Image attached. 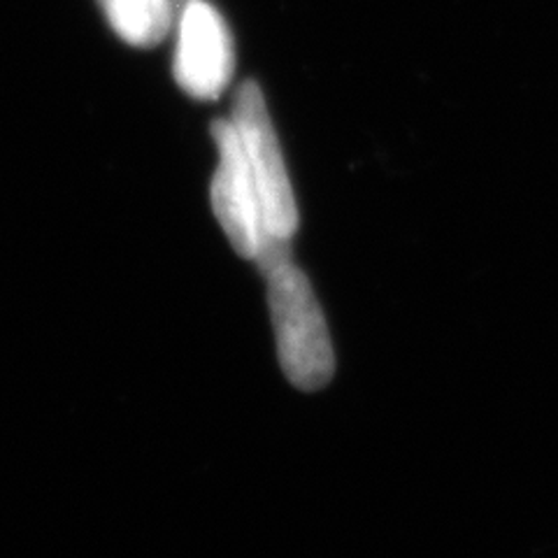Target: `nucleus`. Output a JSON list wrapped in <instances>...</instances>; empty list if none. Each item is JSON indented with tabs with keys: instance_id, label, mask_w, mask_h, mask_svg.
I'll use <instances>...</instances> for the list:
<instances>
[{
	"instance_id": "f03ea898",
	"label": "nucleus",
	"mask_w": 558,
	"mask_h": 558,
	"mask_svg": "<svg viewBox=\"0 0 558 558\" xmlns=\"http://www.w3.org/2000/svg\"><path fill=\"white\" fill-rule=\"evenodd\" d=\"M213 137L219 151V166L213 178V189H209L215 217L233 250L242 258L254 260L258 270H264L291 254L289 244L275 242L266 233L258 191L233 121L217 119L213 124Z\"/></svg>"
},
{
	"instance_id": "f257e3e1",
	"label": "nucleus",
	"mask_w": 558,
	"mask_h": 558,
	"mask_svg": "<svg viewBox=\"0 0 558 558\" xmlns=\"http://www.w3.org/2000/svg\"><path fill=\"white\" fill-rule=\"evenodd\" d=\"M268 282V305L277 359L287 379L303 391H317L333 377L336 356L322 305L291 254L260 270Z\"/></svg>"
},
{
	"instance_id": "39448f33",
	"label": "nucleus",
	"mask_w": 558,
	"mask_h": 558,
	"mask_svg": "<svg viewBox=\"0 0 558 558\" xmlns=\"http://www.w3.org/2000/svg\"><path fill=\"white\" fill-rule=\"evenodd\" d=\"M98 5L121 40L143 49L163 43L174 22L172 0H98Z\"/></svg>"
},
{
	"instance_id": "7ed1b4c3",
	"label": "nucleus",
	"mask_w": 558,
	"mask_h": 558,
	"mask_svg": "<svg viewBox=\"0 0 558 558\" xmlns=\"http://www.w3.org/2000/svg\"><path fill=\"white\" fill-rule=\"evenodd\" d=\"M231 121L258 191L260 213L270 240L291 244L299 231V205L291 189L282 147L275 135L266 96L256 82H244L233 100Z\"/></svg>"
},
{
	"instance_id": "20e7f679",
	"label": "nucleus",
	"mask_w": 558,
	"mask_h": 558,
	"mask_svg": "<svg viewBox=\"0 0 558 558\" xmlns=\"http://www.w3.org/2000/svg\"><path fill=\"white\" fill-rule=\"evenodd\" d=\"M235 73L229 24L207 0H189L178 20L172 75L191 98L217 100Z\"/></svg>"
}]
</instances>
